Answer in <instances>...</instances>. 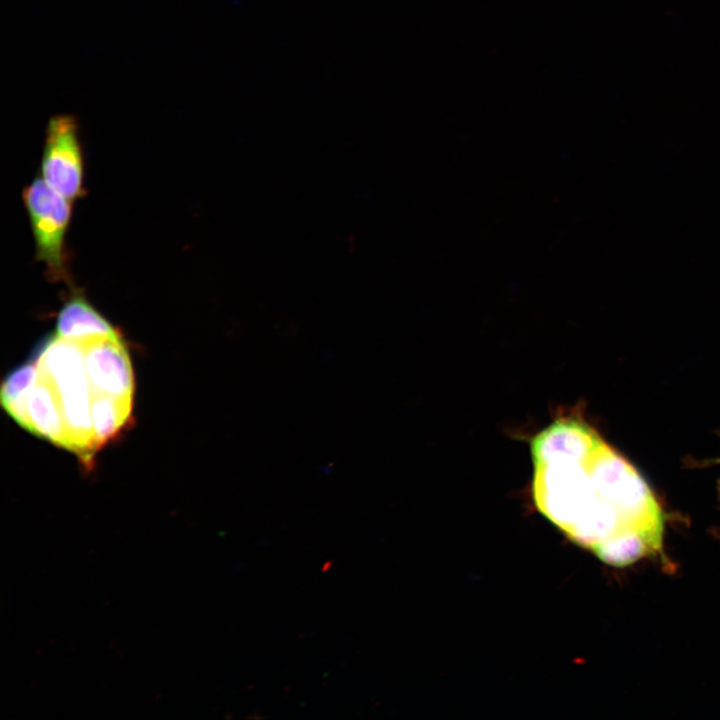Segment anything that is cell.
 <instances>
[{"instance_id":"8992f818","label":"cell","mask_w":720,"mask_h":720,"mask_svg":"<svg viewBox=\"0 0 720 720\" xmlns=\"http://www.w3.org/2000/svg\"><path fill=\"white\" fill-rule=\"evenodd\" d=\"M603 440L589 425L575 419H558L531 442L534 465L568 461L586 463Z\"/></svg>"},{"instance_id":"3957f363","label":"cell","mask_w":720,"mask_h":720,"mask_svg":"<svg viewBox=\"0 0 720 720\" xmlns=\"http://www.w3.org/2000/svg\"><path fill=\"white\" fill-rule=\"evenodd\" d=\"M36 257L52 280H69L65 236L72 215V201L36 177L23 190Z\"/></svg>"},{"instance_id":"5b68a950","label":"cell","mask_w":720,"mask_h":720,"mask_svg":"<svg viewBox=\"0 0 720 720\" xmlns=\"http://www.w3.org/2000/svg\"><path fill=\"white\" fill-rule=\"evenodd\" d=\"M94 394L133 401L135 381L126 346L119 333L81 345Z\"/></svg>"},{"instance_id":"30bf717a","label":"cell","mask_w":720,"mask_h":720,"mask_svg":"<svg viewBox=\"0 0 720 720\" xmlns=\"http://www.w3.org/2000/svg\"><path fill=\"white\" fill-rule=\"evenodd\" d=\"M38 378L36 363L14 369L3 381L0 398L7 413L26 430L29 429L28 394Z\"/></svg>"},{"instance_id":"9c48e42d","label":"cell","mask_w":720,"mask_h":720,"mask_svg":"<svg viewBox=\"0 0 720 720\" xmlns=\"http://www.w3.org/2000/svg\"><path fill=\"white\" fill-rule=\"evenodd\" d=\"M132 401L94 394L91 402L92 429L96 445L101 448L127 424Z\"/></svg>"},{"instance_id":"7a4b0ae2","label":"cell","mask_w":720,"mask_h":720,"mask_svg":"<svg viewBox=\"0 0 720 720\" xmlns=\"http://www.w3.org/2000/svg\"><path fill=\"white\" fill-rule=\"evenodd\" d=\"M38 373L55 389L71 442V451L90 460L98 449L92 429L94 395L85 368L84 349L75 341L54 336L40 351Z\"/></svg>"},{"instance_id":"ba28073f","label":"cell","mask_w":720,"mask_h":720,"mask_svg":"<svg viewBox=\"0 0 720 720\" xmlns=\"http://www.w3.org/2000/svg\"><path fill=\"white\" fill-rule=\"evenodd\" d=\"M118 331L83 297L72 296L59 311L56 336L84 345Z\"/></svg>"},{"instance_id":"6da1fadb","label":"cell","mask_w":720,"mask_h":720,"mask_svg":"<svg viewBox=\"0 0 720 720\" xmlns=\"http://www.w3.org/2000/svg\"><path fill=\"white\" fill-rule=\"evenodd\" d=\"M592 494L579 522L595 516L616 518L628 535L661 550L663 516L644 479L604 441L587 461Z\"/></svg>"},{"instance_id":"52a82bcc","label":"cell","mask_w":720,"mask_h":720,"mask_svg":"<svg viewBox=\"0 0 720 720\" xmlns=\"http://www.w3.org/2000/svg\"><path fill=\"white\" fill-rule=\"evenodd\" d=\"M29 429L64 449L71 450V442L55 389L38 373L27 399Z\"/></svg>"},{"instance_id":"277c9868","label":"cell","mask_w":720,"mask_h":720,"mask_svg":"<svg viewBox=\"0 0 720 720\" xmlns=\"http://www.w3.org/2000/svg\"><path fill=\"white\" fill-rule=\"evenodd\" d=\"M40 177L70 201L84 193V159L78 125L73 116L50 118L41 158Z\"/></svg>"}]
</instances>
